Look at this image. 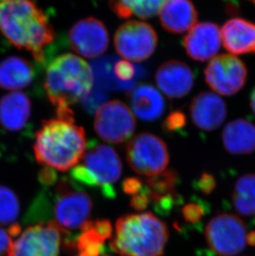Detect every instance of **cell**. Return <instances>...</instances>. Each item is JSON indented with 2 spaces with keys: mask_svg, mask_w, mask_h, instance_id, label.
<instances>
[{
  "mask_svg": "<svg viewBox=\"0 0 255 256\" xmlns=\"http://www.w3.org/2000/svg\"><path fill=\"white\" fill-rule=\"evenodd\" d=\"M0 31L10 44L31 52L42 62L45 49L55 39V31L34 0H2Z\"/></svg>",
  "mask_w": 255,
  "mask_h": 256,
  "instance_id": "6da1fadb",
  "label": "cell"
},
{
  "mask_svg": "<svg viewBox=\"0 0 255 256\" xmlns=\"http://www.w3.org/2000/svg\"><path fill=\"white\" fill-rule=\"evenodd\" d=\"M86 137L75 116H58L42 121L34 145L36 162L53 170L66 172L84 157Z\"/></svg>",
  "mask_w": 255,
  "mask_h": 256,
  "instance_id": "7a4b0ae2",
  "label": "cell"
},
{
  "mask_svg": "<svg viewBox=\"0 0 255 256\" xmlns=\"http://www.w3.org/2000/svg\"><path fill=\"white\" fill-rule=\"evenodd\" d=\"M168 237L166 223L152 213L130 214L116 222L110 247L120 256H162Z\"/></svg>",
  "mask_w": 255,
  "mask_h": 256,
  "instance_id": "3957f363",
  "label": "cell"
},
{
  "mask_svg": "<svg viewBox=\"0 0 255 256\" xmlns=\"http://www.w3.org/2000/svg\"><path fill=\"white\" fill-rule=\"evenodd\" d=\"M93 82L92 66L75 54H66L49 64L44 88L56 112H62L84 99L92 92Z\"/></svg>",
  "mask_w": 255,
  "mask_h": 256,
  "instance_id": "277c9868",
  "label": "cell"
},
{
  "mask_svg": "<svg viewBox=\"0 0 255 256\" xmlns=\"http://www.w3.org/2000/svg\"><path fill=\"white\" fill-rule=\"evenodd\" d=\"M82 160L83 162L70 172L74 184L97 188L106 198H114L116 190L113 185L122 174V162L116 150L108 145L93 144Z\"/></svg>",
  "mask_w": 255,
  "mask_h": 256,
  "instance_id": "5b68a950",
  "label": "cell"
},
{
  "mask_svg": "<svg viewBox=\"0 0 255 256\" xmlns=\"http://www.w3.org/2000/svg\"><path fill=\"white\" fill-rule=\"evenodd\" d=\"M248 234L243 220L230 213L216 216L204 229L208 246L220 256L240 254L248 244Z\"/></svg>",
  "mask_w": 255,
  "mask_h": 256,
  "instance_id": "8992f818",
  "label": "cell"
},
{
  "mask_svg": "<svg viewBox=\"0 0 255 256\" xmlns=\"http://www.w3.org/2000/svg\"><path fill=\"white\" fill-rule=\"evenodd\" d=\"M126 158L134 171L148 176L165 171L170 157L166 142L158 136L144 132L128 142Z\"/></svg>",
  "mask_w": 255,
  "mask_h": 256,
  "instance_id": "52a82bcc",
  "label": "cell"
},
{
  "mask_svg": "<svg viewBox=\"0 0 255 256\" xmlns=\"http://www.w3.org/2000/svg\"><path fill=\"white\" fill-rule=\"evenodd\" d=\"M69 232L54 220L30 226L12 242L8 256H58L62 238Z\"/></svg>",
  "mask_w": 255,
  "mask_h": 256,
  "instance_id": "ba28073f",
  "label": "cell"
},
{
  "mask_svg": "<svg viewBox=\"0 0 255 256\" xmlns=\"http://www.w3.org/2000/svg\"><path fill=\"white\" fill-rule=\"evenodd\" d=\"M74 184L68 178L59 182L56 188L55 222L65 230L82 228L92 215L90 196L80 190H73Z\"/></svg>",
  "mask_w": 255,
  "mask_h": 256,
  "instance_id": "9c48e42d",
  "label": "cell"
},
{
  "mask_svg": "<svg viewBox=\"0 0 255 256\" xmlns=\"http://www.w3.org/2000/svg\"><path fill=\"white\" fill-rule=\"evenodd\" d=\"M158 36L147 22L131 20L116 30L114 44L124 60L140 62L150 58L158 46Z\"/></svg>",
  "mask_w": 255,
  "mask_h": 256,
  "instance_id": "30bf717a",
  "label": "cell"
},
{
  "mask_svg": "<svg viewBox=\"0 0 255 256\" xmlns=\"http://www.w3.org/2000/svg\"><path fill=\"white\" fill-rule=\"evenodd\" d=\"M94 128L100 138L110 144H123L134 133L136 120L126 103L106 102L96 110Z\"/></svg>",
  "mask_w": 255,
  "mask_h": 256,
  "instance_id": "8fae6325",
  "label": "cell"
},
{
  "mask_svg": "<svg viewBox=\"0 0 255 256\" xmlns=\"http://www.w3.org/2000/svg\"><path fill=\"white\" fill-rule=\"evenodd\" d=\"M204 80L214 92L224 96L236 94L246 85L248 70L243 60L232 54L214 56L204 72Z\"/></svg>",
  "mask_w": 255,
  "mask_h": 256,
  "instance_id": "7c38bea8",
  "label": "cell"
},
{
  "mask_svg": "<svg viewBox=\"0 0 255 256\" xmlns=\"http://www.w3.org/2000/svg\"><path fill=\"white\" fill-rule=\"evenodd\" d=\"M72 48L84 58H96L104 54L110 44V36L106 25L96 18L80 20L69 31Z\"/></svg>",
  "mask_w": 255,
  "mask_h": 256,
  "instance_id": "4fadbf2b",
  "label": "cell"
},
{
  "mask_svg": "<svg viewBox=\"0 0 255 256\" xmlns=\"http://www.w3.org/2000/svg\"><path fill=\"white\" fill-rule=\"evenodd\" d=\"M222 44L220 29L212 22L196 24L183 38L188 56L198 62H206L216 56Z\"/></svg>",
  "mask_w": 255,
  "mask_h": 256,
  "instance_id": "5bb4252c",
  "label": "cell"
},
{
  "mask_svg": "<svg viewBox=\"0 0 255 256\" xmlns=\"http://www.w3.org/2000/svg\"><path fill=\"white\" fill-rule=\"evenodd\" d=\"M155 80L159 89L166 96L170 99H180L192 89L195 74L186 63L171 60L158 68Z\"/></svg>",
  "mask_w": 255,
  "mask_h": 256,
  "instance_id": "9a60e30c",
  "label": "cell"
},
{
  "mask_svg": "<svg viewBox=\"0 0 255 256\" xmlns=\"http://www.w3.org/2000/svg\"><path fill=\"white\" fill-rule=\"evenodd\" d=\"M190 114L198 128L213 131L224 123L227 116L226 104L216 93L200 92L190 103Z\"/></svg>",
  "mask_w": 255,
  "mask_h": 256,
  "instance_id": "2e32d148",
  "label": "cell"
},
{
  "mask_svg": "<svg viewBox=\"0 0 255 256\" xmlns=\"http://www.w3.org/2000/svg\"><path fill=\"white\" fill-rule=\"evenodd\" d=\"M222 42L232 55L255 54V22L242 18H233L222 26Z\"/></svg>",
  "mask_w": 255,
  "mask_h": 256,
  "instance_id": "e0dca14e",
  "label": "cell"
},
{
  "mask_svg": "<svg viewBox=\"0 0 255 256\" xmlns=\"http://www.w3.org/2000/svg\"><path fill=\"white\" fill-rule=\"evenodd\" d=\"M159 14L162 26L171 34L190 31L198 22V10L192 0H166Z\"/></svg>",
  "mask_w": 255,
  "mask_h": 256,
  "instance_id": "ac0fdd59",
  "label": "cell"
},
{
  "mask_svg": "<svg viewBox=\"0 0 255 256\" xmlns=\"http://www.w3.org/2000/svg\"><path fill=\"white\" fill-rule=\"evenodd\" d=\"M222 138L224 148L232 154H248L255 151V126L246 118H237L227 124Z\"/></svg>",
  "mask_w": 255,
  "mask_h": 256,
  "instance_id": "d6986e66",
  "label": "cell"
},
{
  "mask_svg": "<svg viewBox=\"0 0 255 256\" xmlns=\"http://www.w3.org/2000/svg\"><path fill=\"white\" fill-rule=\"evenodd\" d=\"M130 102L132 112L142 120H156L166 109V102L162 94L148 84L135 87L130 92Z\"/></svg>",
  "mask_w": 255,
  "mask_h": 256,
  "instance_id": "ffe728a7",
  "label": "cell"
},
{
  "mask_svg": "<svg viewBox=\"0 0 255 256\" xmlns=\"http://www.w3.org/2000/svg\"><path fill=\"white\" fill-rule=\"evenodd\" d=\"M30 114V100L22 92H12L0 100V124L8 130H22Z\"/></svg>",
  "mask_w": 255,
  "mask_h": 256,
  "instance_id": "44dd1931",
  "label": "cell"
},
{
  "mask_svg": "<svg viewBox=\"0 0 255 256\" xmlns=\"http://www.w3.org/2000/svg\"><path fill=\"white\" fill-rule=\"evenodd\" d=\"M31 63L22 58L12 56L0 63V86L8 90H20L34 80Z\"/></svg>",
  "mask_w": 255,
  "mask_h": 256,
  "instance_id": "7402d4cb",
  "label": "cell"
},
{
  "mask_svg": "<svg viewBox=\"0 0 255 256\" xmlns=\"http://www.w3.org/2000/svg\"><path fill=\"white\" fill-rule=\"evenodd\" d=\"M166 0H110L108 6L120 18L132 16L148 20L158 14Z\"/></svg>",
  "mask_w": 255,
  "mask_h": 256,
  "instance_id": "603a6c76",
  "label": "cell"
},
{
  "mask_svg": "<svg viewBox=\"0 0 255 256\" xmlns=\"http://www.w3.org/2000/svg\"><path fill=\"white\" fill-rule=\"evenodd\" d=\"M232 202L238 214L244 216H255V174H246L237 180Z\"/></svg>",
  "mask_w": 255,
  "mask_h": 256,
  "instance_id": "cb8c5ba5",
  "label": "cell"
},
{
  "mask_svg": "<svg viewBox=\"0 0 255 256\" xmlns=\"http://www.w3.org/2000/svg\"><path fill=\"white\" fill-rule=\"evenodd\" d=\"M178 182V174L174 170L147 176L145 186L147 188L150 202L154 203L160 199L176 195V188Z\"/></svg>",
  "mask_w": 255,
  "mask_h": 256,
  "instance_id": "d4e9b609",
  "label": "cell"
},
{
  "mask_svg": "<svg viewBox=\"0 0 255 256\" xmlns=\"http://www.w3.org/2000/svg\"><path fill=\"white\" fill-rule=\"evenodd\" d=\"M20 202L12 189L0 185V226H12L18 224Z\"/></svg>",
  "mask_w": 255,
  "mask_h": 256,
  "instance_id": "484cf974",
  "label": "cell"
},
{
  "mask_svg": "<svg viewBox=\"0 0 255 256\" xmlns=\"http://www.w3.org/2000/svg\"><path fill=\"white\" fill-rule=\"evenodd\" d=\"M112 73L116 80L124 83L136 86L138 80L146 74L144 68L135 66L127 60H117L114 62Z\"/></svg>",
  "mask_w": 255,
  "mask_h": 256,
  "instance_id": "4316f807",
  "label": "cell"
},
{
  "mask_svg": "<svg viewBox=\"0 0 255 256\" xmlns=\"http://www.w3.org/2000/svg\"><path fill=\"white\" fill-rule=\"evenodd\" d=\"M107 98V92L96 86V89L93 90H92V92L82 100V104L86 110L89 112L90 114H92L94 110L96 112V110L100 106L106 103Z\"/></svg>",
  "mask_w": 255,
  "mask_h": 256,
  "instance_id": "83f0119b",
  "label": "cell"
},
{
  "mask_svg": "<svg viewBox=\"0 0 255 256\" xmlns=\"http://www.w3.org/2000/svg\"><path fill=\"white\" fill-rule=\"evenodd\" d=\"M204 215V209L200 203H188L182 209V216L185 222L190 224L199 222Z\"/></svg>",
  "mask_w": 255,
  "mask_h": 256,
  "instance_id": "f1b7e54d",
  "label": "cell"
},
{
  "mask_svg": "<svg viewBox=\"0 0 255 256\" xmlns=\"http://www.w3.org/2000/svg\"><path fill=\"white\" fill-rule=\"evenodd\" d=\"M186 124V117L180 112H174L169 114L164 122V128L168 131L179 130Z\"/></svg>",
  "mask_w": 255,
  "mask_h": 256,
  "instance_id": "f546056e",
  "label": "cell"
},
{
  "mask_svg": "<svg viewBox=\"0 0 255 256\" xmlns=\"http://www.w3.org/2000/svg\"><path fill=\"white\" fill-rule=\"evenodd\" d=\"M150 202V198L148 194L147 188L144 186L140 194L132 196L130 200V206L137 212H142L148 206Z\"/></svg>",
  "mask_w": 255,
  "mask_h": 256,
  "instance_id": "4dcf8cb0",
  "label": "cell"
},
{
  "mask_svg": "<svg viewBox=\"0 0 255 256\" xmlns=\"http://www.w3.org/2000/svg\"><path fill=\"white\" fill-rule=\"evenodd\" d=\"M144 188L142 182L137 178H127L122 182L124 192L128 195H136Z\"/></svg>",
  "mask_w": 255,
  "mask_h": 256,
  "instance_id": "1f68e13d",
  "label": "cell"
},
{
  "mask_svg": "<svg viewBox=\"0 0 255 256\" xmlns=\"http://www.w3.org/2000/svg\"><path fill=\"white\" fill-rule=\"evenodd\" d=\"M93 230L102 238V240L110 239L112 236L113 228L110 222L108 220H97L94 222Z\"/></svg>",
  "mask_w": 255,
  "mask_h": 256,
  "instance_id": "d6a6232c",
  "label": "cell"
},
{
  "mask_svg": "<svg viewBox=\"0 0 255 256\" xmlns=\"http://www.w3.org/2000/svg\"><path fill=\"white\" fill-rule=\"evenodd\" d=\"M196 186L203 194H209L214 190L216 181L210 174H203L200 178L196 182Z\"/></svg>",
  "mask_w": 255,
  "mask_h": 256,
  "instance_id": "836d02e7",
  "label": "cell"
},
{
  "mask_svg": "<svg viewBox=\"0 0 255 256\" xmlns=\"http://www.w3.org/2000/svg\"><path fill=\"white\" fill-rule=\"evenodd\" d=\"M12 236L10 234L8 230H6L0 226V256H6L8 254L12 246Z\"/></svg>",
  "mask_w": 255,
  "mask_h": 256,
  "instance_id": "e575fe53",
  "label": "cell"
},
{
  "mask_svg": "<svg viewBox=\"0 0 255 256\" xmlns=\"http://www.w3.org/2000/svg\"><path fill=\"white\" fill-rule=\"evenodd\" d=\"M39 180L44 185H52L56 181V174L52 168H45L39 174Z\"/></svg>",
  "mask_w": 255,
  "mask_h": 256,
  "instance_id": "d590c367",
  "label": "cell"
},
{
  "mask_svg": "<svg viewBox=\"0 0 255 256\" xmlns=\"http://www.w3.org/2000/svg\"><path fill=\"white\" fill-rule=\"evenodd\" d=\"M226 12L230 14L234 15L240 12L238 4L236 2V0H226Z\"/></svg>",
  "mask_w": 255,
  "mask_h": 256,
  "instance_id": "8d00e7d4",
  "label": "cell"
},
{
  "mask_svg": "<svg viewBox=\"0 0 255 256\" xmlns=\"http://www.w3.org/2000/svg\"><path fill=\"white\" fill-rule=\"evenodd\" d=\"M250 107L255 114V88L252 90L250 94Z\"/></svg>",
  "mask_w": 255,
  "mask_h": 256,
  "instance_id": "74e56055",
  "label": "cell"
},
{
  "mask_svg": "<svg viewBox=\"0 0 255 256\" xmlns=\"http://www.w3.org/2000/svg\"><path fill=\"white\" fill-rule=\"evenodd\" d=\"M78 256H90L89 254L86 253V252H79Z\"/></svg>",
  "mask_w": 255,
  "mask_h": 256,
  "instance_id": "f35d334b",
  "label": "cell"
},
{
  "mask_svg": "<svg viewBox=\"0 0 255 256\" xmlns=\"http://www.w3.org/2000/svg\"><path fill=\"white\" fill-rule=\"evenodd\" d=\"M248 1H250V2H253V4H255V0H248Z\"/></svg>",
  "mask_w": 255,
  "mask_h": 256,
  "instance_id": "ab89813d",
  "label": "cell"
},
{
  "mask_svg": "<svg viewBox=\"0 0 255 256\" xmlns=\"http://www.w3.org/2000/svg\"><path fill=\"white\" fill-rule=\"evenodd\" d=\"M102 256H110V254H103Z\"/></svg>",
  "mask_w": 255,
  "mask_h": 256,
  "instance_id": "60d3db41",
  "label": "cell"
}]
</instances>
